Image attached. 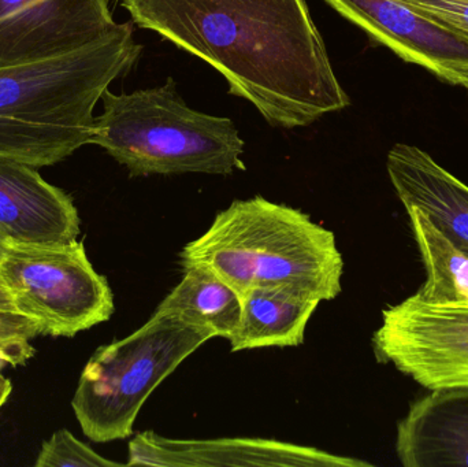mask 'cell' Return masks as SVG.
Here are the masks:
<instances>
[{
	"instance_id": "obj_23",
	"label": "cell",
	"mask_w": 468,
	"mask_h": 467,
	"mask_svg": "<svg viewBox=\"0 0 468 467\" xmlns=\"http://www.w3.org/2000/svg\"><path fill=\"white\" fill-rule=\"evenodd\" d=\"M106 2H107V3H109V2H110V0H106Z\"/></svg>"
},
{
	"instance_id": "obj_12",
	"label": "cell",
	"mask_w": 468,
	"mask_h": 467,
	"mask_svg": "<svg viewBox=\"0 0 468 467\" xmlns=\"http://www.w3.org/2000/svg\"><path fill=\"white\" fill-rule=\"evenodd\" d=\"M396 455L404 467H468V388L434 389L411 403Z\"/></svg>"
},
{
	"instance_id": "obj_15",
	"label": "cell",
	"mask_w": 468,
	"mask_h": 467,
	"mask_svg": "<svg viewBox=\"0 0 468 467\" xmlns=\"http://www.w3.org/2000/svg\"><path fill=\"white\" fill-rule=\"evenodd\" d=\"M181 281L156 307L155 314L229 339L241 318L239 292L216 274L202 268L183 269Z\"/></svg>"
},
{
	"instance_id": "obj_10",
	"label": "cell",
	"mask_w": 468,
	"mask_h": 467,
	"mask_svg": "<svg viewBox=\"0 0 468 467\" xmlns=\"http://www.w3.org/2000/svg\"><path fill=\"white\" fill-rule=\"evenodd\" d=\"M126 466L219 467H370L355 458L330 454L315 447L271 439L224 438L208 440L165 438L153 430L129 441Z\"/></svg>"
},
{
	"instance_id": "obj_20",
	"label": "cell",
	"mask_w": 468,
	"mask_h": 467,
	"mask_svg": "<svg viewBox=\"0 0 468 467\" xmlns=\"http://www.w3.org/2000/svg\"><path fill=\"white\" fill-rule=\"evenodd\" d=\"M11 391H13V384H11V381L8 380L7 377H5V376H0V409L7 402Z\"/></svg>"
},
{
	"instance_id": "obj_19",
	"label": "cell",
	"mask_w": 468,
	"mask_h": 467,
	"mask_svg": "<svg viewBox=\"0 0 468 467\" xmlns=\"http://www.w3.org/2000/svg\"><path fill=\"white\" fill-rule=\"evenodd\" d=\"M468 43V0H400Z\"/></svg>"
},
{
	"instance_id": "obj_11",
	"label": "cell",
	"mask_w": 468,
	"mask_h": 467,
	"mask_svg": "<svg viewBox=\"0 0 468 467\" xmlns=\"http://www.w3.org/2000/svg\"><path fill=\"white\" fill-rule=\"evenodd\" d=\"M73 197L37 167L0 159V236L14 246H63L80 236Z\"/></svg>"
},
{
	"instance_id": "obj_9",
	"label": "cell",
	"mask_w": 468,
	"mask_h": 467,
	"mask_svg": "<svg viewBox=\"0 0 468 467\" xmlns=\"http://www.w3.org/2000/svg\"><path fill=\"white\" fill-rule=\"evenodd\" d=\"M406 62L468 90V43L400 0H324Z\"/></svg>"
},
{
	"instance_id": "obj_7",
	"label": "cell",
	"mask_w": 468,
	"mask_h": 467,
	"mask_svg": "<svg viewBox=\"0 0 468 467\" xmlns=\"http://www.w3.org/2000/svg\"><path fill=\"white\" fill-rule=\"evenodd\" d=\"M373 351L377 362L429 391L468 388V306L429 303L414 293L382 312Z\"/></svg>"
},
{
	"instance_id": "obj_6",
	"label": "cell",
	"mask_w": 468,
	"mask_h": 467,
	"mask_svg": "<svg viewBox=\"0 0 468 467\" xmlns=\"http://www.w3.org/2000/svg\"><path fill=\"white\" fill-rule=\"evenodd\" d=\"M0 282L16 312L35 321L43 336L74 337L114 314L109 281L88 260L82 241L8 244L0 258Z\"/></svg>"
},
{
	"instance_id": "obj_17",
	"label": "cell",
	"mask_w": 468,
	"mask_h": 467,
	"mask_svg": "<svg viewBox=\"0 0 468 467\" xmlns=\"http://www.w3.org/2000/svg\"><path fill=\"white\" fill-rule=\"evenodd\" d=\"M40 336L35 321L16 312L0 282V362L19 366L35 356L32 340Z\"/></svg>"
},
{
	"instance_id": "obj_3",
	"label": "cell",
	"mask_w": 468,
	"mask_h": 467,
	"mask_svg": "<svg viewBox=\"0 0 468 467\" xmlns=\"http://www.w3.org/2000/svg\"><path fill=\"white\" fill-rule=\"evenodd\" d=\"M181 268H202L232 285L239 298L264 285L333 301L344 260L335 233L308 214L263 196L234 200L180 252Z\"/></svg>"
},
{
	"instance_id": "obj_16",
	"label": "cell",
	"mask_w": 468,
	"mask_h": 467,
	"mask_svg": "<svg viewBox=\"0 0 468 467\" xmlns=\"http://www.w3.org/2000/svg\"><path fill=\"white\" fill-rule=\"evenodd\" d=\"M426 271L418 296L434 304H467L468 257L422 211L407 208Z\"/></svg>"
},
{
	"instance_id": "obj_2",
	"label": "cell",
	"mask_w": 468,
	"mask_h": 467,
	"mask_svg": "<svg viewBox=\"0 0 468 467\" xmlns=\"http://www.w3.org/2000/svg\"><path fill=\"white\" fill-rule=\"evenodd\" d=\"M142 52L131 24L58 57L0 68V159L43 167L90 144L96 104Z\"/></svg>"
},
{
	"instance_id": "obj_18",
	"label": "cell",
	"mask_w": 468,
	"mask_h": 467,
	"mask_svg": "<svg viewBox=\"0 0 468 467\" xmlns=\"http://www.w3.org/2000/svg\"><path fill=\"white\" fill-rule=\"evenodd\" d=\"M36 467H118L123 463L106 460L90 446L80 441L70 430H60L44 441Z\"/></svg>"
},
{
	"instance_id": "obj_8",
	"label": "cell",
	"mask_w": 468,
	"mask_h": 467,
	"mask_svg": "<svg viewBox=\"0 0 468 467\" xmlns=\"http://www.w3.org/2000/svg\"><path fill=\"white\" fill-rule=\"evenodd\" d=\"M118 25L106 0H0V68L74 51Z\"/></svg>"
},
{
	"instance_id": "obj_1",
	"label": "cell",
	"mask_w": 468,
	"mask_h": 467,
	"mask_svg": "<svg viewBox=\"0 0 468 467\" xmlns=\"http://www.w3.org/2000/svg\"><path fill=\"white\" fill-rule=\"evenodd\" d=\"M134 24L206 60L272 126L341 111L338 82L305 0H123Z\"/></svg>"
},
{
	"instance_id": "obj_5",
	"label": "cell",
	"mask_w": 468,
	"mask_h": 467,
	"mask_svg": "<svg viewBox=\"0 0 468 467\" xmlns=\"http://www.w3.org/2000/svg\"><path fill=\"white\" fill-rule=\"evenodd\" d=\"M211 339L208 332L154 313L125 339L99 347L71 400L84 435L95 443L131 438L151 394Z\"/></svg>"
},
{
	"instance_id": "obj_14",
	"label": "cell",
	"mask_w": 468,
	"mask_h": 467,
	"mask_svg": "<svg viewBox=\"0 0 468 467\" xmlns=\"http://www.w3.org/2000/svg\"><path fill=\"white\" fill-rule=\"evenodd\" d=\"M241 318L229 337L233 353L259 348L299 347L308 321L322 303L288 287H253L241 298Z\"/></svg>"
},
{
	"instance_id": "obj_21",
	"label": "cell",
	"mask_w": 468,
	"mask_h": 467,
	"mask_svg": "<svg viewBox=\"0 0 468 467\" xmlns=\"http://www.w3.org/2000/svg\"><path fill=\"white\" fill-rule=\"evenodd\" d=\"M8 244L5 243V240H3L2 236H0V258H2V255L5 254V249H7Z\"/></svg>"
},
{
	"instance_id": "obj_22",
	"label": "cell",
	"mask_w": 468,
	"mask_h": 467,
	"mask_svg": "<svg viewBox=\"0 0 468 467\" xmlns=\"http://www.w3.org/2000/svg\"><path fill=\"white\" fill-rule=\"evenodd\" d=\"M463 252H464V254H466V255H467V257H468V249H463Z\"/></svg>"
},
{
	"instance_id": "obj_13",
	"label": "cell",
	"mask_w": 468,
	"mask_h": 467,
	"mask_svg": "<svg viewBox=\"0 0 468 467\" xmlns=\"http://www.w3.org/2000/svg\"><path fill=\"white\" fill-rule=\"evenodd\" d=\"M388 175L404 207L422 211L458 249H468V186L426 151L396 144L388 154Z\"/></svg>"
},
{
	"instance_id": "obj_4",
	"label": "cell",
	"mask_w": 468,
	"mask_h": 467,
	"mask_svg": "<svg viewBox=\"0 0 468 467\" xmlns=\"http://www.w3.org/2000/svg\"><path fill=\"white\" fill-rule=\"evenodd\" d=\"M101 101L90 144L106 150L132 177L247 169L245 143L233 121L191 109L172 77L151 90L120 95L107 90Z\"/></svg>"
}]
</instances>
